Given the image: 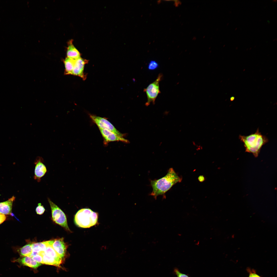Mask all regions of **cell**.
Segmentation results:
<instances>
[{"label": "cell", "mask_w": 277, "mask_h": 277, "mask_svg": "<svg viewBox=\"0 0 277 277\" xmlns=\"http://www.w3.org/2000/svg\"><path fill=\"white\" fill-rule=\"evenodd\" d=\"M182 178L179 176L172 168H170L167 174L159 179L150 180L152 191L150 195L156 199L158 196L165 195V193L174 185L180 182Z\"/></svg>", "instance_id": "6da1fadb"}, {"label": "cell", "mask_w": 277, "mask_h": 277, "mask_svg": "<svg viewBox=\"0 0 277 277\" xmlns=\"http://www.w3.org/2000/svg\"><path fill=\"white\" fill-rule=\"evenodd\" d=\"M239 138L244 144L245 152L251 153L257 157L263 146L269 141L267 137L262 135L258 128L255 133L248 136L240 135Z\"/></svg>", "instance_id": "7a4b0ae2"}, {"label": "cell", "mask_w": 277, "mask_h": 277, "mask_svg": "<svg viewBox=\"0 0 277 277\" xmlns=\"http://www.w3.org/2000/svg\"><path fill=\"white\" fill-rule=\"evenodd\" d=\"M98 214L89 208L79 210L74 217L76 226L82 228H88L95 225L97 222Z\"/></svg>", "instance_id": "3957f363"}, {"label": "cell", "mask_w": 277, "mask_h": 277, "mask_svg": "<svg viewBox=\"0 0 277 277\" xmlns=\"http://www.w3.org/2000/svg\"><path fill=\"white\" fill-rule=\"evenodd\" d=\"M163 76L162 74H159L156 80L144 89L143 91L146 93L147 99L145 104L146 106H149L151 103L153 104H155L156 98L158 94L161 93L159 83Z\"/></svg>", "instance_id": "277c9868"}, {"label": "cell", "mask_w": 277, "mask_h": 277, "mask_svg": "<svg viewBox=\"0 0 277 277\" xmlns=\"http://www.w3.org/2000/svg\"><path fill=\"white\" fill-rule=\"evenodd\" d=\"M51 210L52 219L55 223L71 232L67 224L65 215L63 211L50 199L48 198Z\"/></svg>", "instance_id": "5b68a950"}, {"label": "cell", "mask_w": 277, "mask_h": 277, "mask_svg": "<svg viewBox=\"0 0 277 277\" xmlns=\"http://www.w3.org/2000/svg\"><path fill=\"white\" fill-rule=\"evenodd\" d=\"M90 117L92 121L99 128L107 129L122 136L123 134L119 132L107 119L95 115L90 114Z\"/></svg>", "instance_id": "8992f818"}, {"label": "cell", "mask_w": 277, "mask_h": 277, "mask_svg": "<svg viewBox=\"0 0 277 277\" xmlns=\"http://www.w3.org/2000/svg\"><path fill=\"white\" fill-rule=\"evenodd\" d=\"M101 134L104 140V144H107L108 143L114 141H122L125 143H128L129 141L123 137L120 136L110 130L105 129L99 128Z\"/></svg>", "instance_id": "52a82bcc"}, {"label": "cell", "mask_w": 277, "mask_h": 277, "mask_svg": "<svg viewBox=\"0 0 277 277\" xmlns=\"http://www.w3.org/2000/svg\"><path fill=\"white\" fill-rule=\"evenodd\" d=\"M42 157L38 156L34 162L35 165L34 170V179L38 182L41 180V178L44 176L47 172L46 167L43 163Z\"/></svg>", "instance_id": "ba28073f"}, {"label": "cell", "mask_w": 277, "mask_h": 277, "mask_svg": "<svg viewBox=\"0 0 277 277\" xmlns=\"http://www.w3.org/2000/svg\"><path fill=\"white\" fill-rule=\"evenodd\" d=\"M52 246L63 261L66 256L67 246L63 238L54 239Z\"/></svg>", "instance_id": "9c48e42d"}, {"label": "cell", "mask_w": 277, "mask_h": 277, "mask_svg": "<svg viewBox=\"0 0 277 277\" xmlns=\"http://www.w3.org/2000/svg\"><path fill=\"white\" fill-rule=\"evenodd\" d=\"M88 62L87 60L81 57L76 59L72 75L79 76L83 80L85 79L86 76L83 73L84 70L85 65Z\"/></svg>", "instance_id": "30bf717a"}, {"label": "cell", "mask_w": 277, "mask_h": 277, "mask_svg": "<svg viewBox=\"0 0 277 277\" xmlns=\"http://www.w3.org/2000/svg\"><path fill=\"white\" fill-rule=\"evenodd\" d=\"M14 262H18L21 265L36 269L42 264L34 260L32 258L29 256H21L19 258L14 260Z\"/></svg>", "instance_id": "8fae6325"}, {"label": "cell", "mask_w": 277, "mask_h": 277, "mask_svg": "<svg viewBox=\"0 0 277 277\" xmlns=\"http://www.w3.org/2000/svg\"><path fill=\"white\" fill-rule=\"evenodd\" d=\"M15 199L13 196L5 201L0 202V213L4 215L12 214L13 204Z\"/></svg>", "instance_id": "7c38bea8"}, {"label": "cell", "mask_w": 277, "mask_h": 277, "mask_svg": "<svg viewBox=\"0 0 277 277\" xmlns=\"http://www.w3.org/2000/svg\"><path fill=\"white\" fill-rule=\"evenodd\" d=\"M67 57L74 59H77L81 57L79 51L74 46L72 41H70L67 52Z\"/></svg>", "instance_id": "4fadbf2b"}, {"label": "cell", "mask_w": 277, "mask_h": 277, "mask_svg": "<svg viewBox=\"0 0 277 277\" xmlns=\"http://www.w3.org/2000/svg\"><path fill=\"white\" fill-rule=\"evenodd\" d=\"M44 252L45 254L53 258L60 264L62 263V260L53 249L52 245L48 244H48Z\"/></svg>", "instance_id": "5bb4252c"}, {"label": "cell", "mask_w": 277, "mask_h": 277, "mask_svg": "<svg viewBox=\"0 0 277 277\" xmlns=\"http://www.w3.org/2000/svg\"><path fill=\"white\" fill-rule=\"evenodd\" d=\"M48 244V241L32 243V252L40 254L44 252Z\"/></svg>", "instance_id": "9a60e30c"}, {"label": "cell", "mask_w": 277, "mask_h": 277, "mask_svg": "<svg viewBox=\"0 0 277 277\" xmlns=\"http://www.w3.org/2000/svg\"><path fill=\"white\" fill-rule=\"evenodd\" d=\"M76 59L67 57L64 61L65 67V74H72Z\"/></svg>", "instance_id": "2e32d148"}, {"label": "cell", "mask_w": 277, "mask_h": 277, "mask_svg": "<svg viewBox=\"0 0 277 277\" xmlns=\"http://www.w3.org/2000/svg\"><path fill=\"white\" fill-rule=\"evenodd\" d=\"M42 256V264L47 265H53L57 267H60L61 264L57 262L54 259L45 254L44 252L40 253Z\"/></svg>", "instance_id": "e0dca14e"}, {"label": "cell", "mask_w": 277, "mask_h": 277, "mask_svg": "<svg viewBox=\"0 0 277 277\" xmlns=\"http://www.w3.org/2000/svg\"><path fill=\"white\" fill-rule=\"evenodd\" d=\"M32 244L28 243L18 249L17 252L21 256H30L32 252Z\"/></svg>", "instance_id": "ac0fdd59"}, {"label": "cell", "mask_w": 277, "mask_h": 277, "mask_svg": "<svg viewBox=\"0 0 277 277\" xmlns=\"http://www.w3.org/2000/svg\"><path fill=\"white\" fill-rule=\"evenodd\" d=\"M159 67L157 62L154 60H151L149 62L148 65V69L150 70H153L156 69Z\"/></svg>", "instance_id": "d6986e66"}, {"label": "cell", "mask_w": 277, "mask_h": 277, "mask_svg": "<svg viewBox=\"0 0 277 277\" xmlns=\"http://www.w3.org/2000/svg\"><path fill=\"white\" fill-rule=\"evenodd\" d=\"M45 209L41 203H39L36 209V212L37 214L41 215L44 212Z\"/></svg>", "instance_id": "ffe728a7"}, {"label": "cell", "mask_w": 277, "mask_h": 277, "mask_svg": "<svg viewBox=\"0 0 277 277\" xmlns=\"http://www.w3.org/2000/svg\"><path fill=\"white\" fill-rule=\"evenodd\" d=\"M33 259L36 262L41 264H42V255L38 254L32 257Z\"/></svg>", "instance_id": "44dd1931"}, {"label": "cell", "mask_w": 277, "mask_h": 277, "mask_svg": "<svg viewBox=\"0 0 277 277\" xmlns=\"http://www.w3.org/2000/svg\"><path fill=\"white\" fill-rule=\"evenodd\" d=\"M174 272L177 277H189L187 275L181 272L177 268L174 269Z\"/></svg>", "instance_id": "7402d4cb"}, {"label": "cell", "mask_w": 277, "mask_h": 277, "mask_svg": "<svg viewBox=\"0 0 277 277\" xmlns=\"http://www.w3.org/2000/svg\"><path fill=\"white\" fill-rule=\"evenodd\" d=\"M6 219V217L5 215L0 213V224L3 222Z\"/></svg>", "instance_id": "603a6c76"}, {"label": "cell", "mask_w": 277, "mask_h": 277, "mask_svg": "<svg viewBox=\"0 0 277 277\" xmlns=\"http://www.w3.org/2000/svg\"><path fill=\"white\" fill-rule=\"evenodd\" d=\"M249 277H260V276L254 273H251Z\"/></svg>", "instance_id": "cb8c5ba5"}, {"label": "cell", "mask_w": 277, "mask_h": 277, "mask_svg": "<svg viewBox=\"0 0 277 277\" xmlns=\"http://www.w3.org/2000/svg\"><path fill=\"white\" fill-rule=\"evenodd\" d=\"M198 179L200 181L202 182L204 180V178L203 176H200L199 177Z\"/></svg>", "instance_id": "d4e9b609"}]
</instances>
